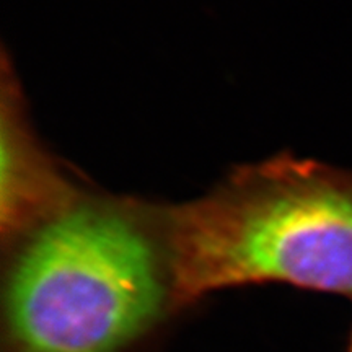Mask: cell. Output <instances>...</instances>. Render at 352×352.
Listing matches in <instances>:
<instances>
[{"instance_id":"1","label":"cell","mask_w":352,"mask_h":352,"mask_svg":"<svg viewBox=\"0 0 352 352\" xmlns=\"http://www.w3.org/2000/svg\"><path fill=\"white\" fill-rule=\"evenodd\" d=\"M12 245L3 352H135L179 308L164 210L78 195Z\"/></svg>"},{"instance_id":"3","label":"cell","mask_w":352,"mask_h":352,"mask_svg":"<svg viewBox=\"0 0 352 352\" xmlns=\"http://www.w3.org/2000/svg\"><path fill=\"white\" fill-rule=\"evenodd\" d=\"M80 195L33 139L19 103V90L3 87L2 230L12 243Z\"/></svg>"},{"instance_id":"2","label":"cell","mask_w":352,"mask_h":352,"mask_svg":"<svg viewBox=\"0 0 352 352\" xmlns=\"http://www.w3.org/2000/svg\"><path fill=\"white\" fill-rule=\"evenodd\" d=\"M164 220L179 308L266 283L352 297V170L279 155Z\"/></svg>"},{"instance_id":"4","label":"cell","mask_w":352,"mask_h":352,"mask_svg":"<svg viewBox=\"0 0 352 352\" xmlns=\"http://www.w3.org/2000/svg\"><path fill=\"white\" fill-rule=\"evenodd\" d=\"M349 352H352V336H351V344H349Z\"/></svg>"}]
</instances>
